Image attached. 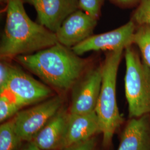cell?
Returning a JSON list of instances; mask_svg holds the SVG:
<instances>
[{
    "instance_id": "4",
    "label": "cell",
    "mask_w": 150,
    "mask_h": 150,
    "mask_svg": "<svg viewBox=\"0 0 150 150\" xmlns=\"http://www.w3.org/2000/svg\"><path fill=\"white\" fill-rule=\"evenodd\" d=\"M125 90L130 118L150 114V67L131 46L125 48Z\"/></svg>"
},
{
    "instance_id": "18",
    "label": "cell",
    "mask_w": 150,
    "mask_h": 150,
    "mask_svg": "<svg viewBox=\"0 0 150 150\" xmlns=\"http://www.w3.org/2000/svg\"><path fill=\"white\" fill-rule=\"evenodd\" d=\"M104 0H79V8L96 18L99 17Z\"/></svg>"
},
{
    "instance_id": "20",
    "label": "cell",
    "mask_w": 150,
    "mask_h": 150,
    "mask_svg": "<svg viewBox=\"0 0 150 150\" xmlns=\"http://www.w3.org/2000/svg\"><path fill=\"white\" fill-rule=\"evenodd\" d=\"M96 141L94 137L85 141L71 145L63 150H95Z\"/></svg>"
},
{
    "instance_id": "6",
    "label": "cell",
    "mask_w": 150,
    "mask_h": 150,
    "mask_svg": "<svg viewBox=\"0 0 150 150\" xmlns=\"http://www.w3.org/2000/svg\"><path fill=\"white\" fill-rule=\"evenodd\" d=\"M102 79V65L86 70L71 89L70 113L83 114L95 111Z\"/></svg>"
},
{
    "instance_id": "16",
    "label": "cell",
    "mask_w": 150,
    "mask_h": 150,
    "mask_svg": "<svg viewBox=\"0 0 150 150\" xmlns=\"http://www.w3.org/2000/svg\"><path fill=\"white\" fill-rule=\"evenodd\" d=\"M22 107L5 92L0 93V121L6 122L15 116Z\"/></svg>"
},
{
    "instance_id": "19",
    "label": "cell",
    "mask_w": 150,
    "mask_h": 150,
    "mask_svg": "<svg viewBox=\"0 0 150 150\" xmlns=\"http://www.w3.org/2000/svg\"><path fill=\"white\" fill-rule=\"evenodd\" d=\"M7 60L1 59L0 62V93L5 90L12 69L13 65L9 64Z\"/></svg>"
},
{
    "instance_id": "1",
    "label": "cell",
    "mask_w": 150,
    "mask_h": 150,
    "mask_svg": "<svg viewBox=\"0 0 150 150\" xmlns=\"http://www.w3.org/2000/svg\"><path fill=\"white\" fill-rule=\"evenodd\" d=\"M16 61L50 87L65 92L88 68V61L61 43L34 54L17 56Z\"/></svg>"
},
{
    "instance_id": "15",
    "label": "cell",
    "mask_w": 150,
    "mask_h": 150,
    "mask_svg": "<svg viewBox=\"0 0 150 150\" xmlns=\"http://www.w3.org/2000/svg\"><path fill=\"white\" fill-rule=\"evenodd\" d=\"M133 44L139 48L142 59L150 67V26H139L134 32Z\"/></svg>"
},
{
    "instance_id": "17",
    "label": "cell",
    "mask_w": 150,
    "mask_h": 150,
    "mask_svg": "<svg viewBox=\"0 0 150 150\" xmlns=\"http://www.w3.org/2000/svg\"><path fill=\"white\" fill-rule=\"evenodd\" d=\"M132 20L138 26H150V0H141L133 14Z\"/></svg>"
},
{
    "instance_id": "12",
    "label": "cell",
    "mask_w": 150,
    "mask_h": 150,
    "mask_svg": "<svg viewBox=\"0 0 150 150\" xmlns=\"http://www.w3.org/2000/svg\"><path fill=\"white\" fill-rule=\"evenodd\" d=\"M69 112L62 107L31 142L42 150L61 149Z\"/></svg>"
},
{
    "instance_id": "14",
    "label": "cell",
    "mask_w": 150,
    "mask_h": 150,
    "mask_svg": "<svg viewBox=\"0 0 150 150\" xmlns=\"http://www.w3.org/2000/svg\"><path fill=\"white\" fill-rule=\"evenodd\" d=\"M22 140L16 131L13 119L0 126V150H17Z\"/></svg>"
},
{
    "instance_id": "21",
    "label": "cell",
    "mask_w": 150,
    "mask_h": 150,
    "mask_svg": "<svg viewBox=\"0 0 150 150\" xmlns=\"http://www.w3.org/2000/svg\"><path fill=\"white\" fill-rule=\"evenodd\" d=\"M113 3L122 7H129L139 4L141 0H110Z\"/></svg>"
},
{
    "instance_id": "7",
    "label": "cell",
    "mask_w": 150,
    "mask_h": 150,
    "mask_svg": "<svg viewBox=\"0 0 150 150\" xmlns=\"http://www.w3.org/2000/svg\"><path fill=\"white\" fill-rule=\"evenodd\" d=\"M4 92L22 107L44 101L53 94L50 87L33 79L16 66H12L11 75Z\"/></svg>"
},
{
    "instance_id": "10",
    "label": "cell",
    "mask_w": 150,
    "mask_h": 150,
    "mask_svg": "<svg viewBox=\"0 0 150 150\" xmlns=\"http://www.w3.org/2000/svg\"><path fill=\"white\" fill-rule=\"evenodd\" d=\"M97 18L82 10H76L63 22L55 33L58 42L72 48L92 35Z\"/></svg>"
},
{
    "instance_id": "2",
    "label": "cell",
    "mask_w": 150,
    "mask_h": 150,
    "mask_svg": "<svg viewBox=\"0 0 150 150\" xmlns=\"http://www.w3.org/2000/svg\"><path fill=\"white\" fill-rule=\"evenodd\" d=\"M23 0H8L0 42L1 59L34 54L58 43L56 34L28 16Z\"/></svg>"
},
{
    "instance_id": "9",
    "label": "cell",
    "mask_w": 150,
    "mask_h": 150,
    "mask_svg": "<svg viewBox=\"0 0 150 150\" xmlns=\"http://www.w3.org/2000/svg\"><path fill=\"white\" fill-rule=\"evenodd\" d=\"M32 5L38 15V23L56 33L63 22L79 8V0H23Z\"/></svg>"
},
{
    "instance_id": "3",
    "label": "cell",
    "mask_w": 150,
    "mask_h": 150,
    "mask_svg": "<svg viewBox=\"0 0 150 150\" xmlns=\"http://www.w3.org/2000/svg\"><path fill=\"white\" fill-rule=\"evenodd\" d=\"M124 50L108 51L102 64V85L95 112L105 147L110 145L113 135L123 122L116 101V81Z\"/></svg>"
},
{
    "instance_id": "22",
    "label": "cell",
    "mask_w": 150,
    "mask_h": 150,
    "mask_svg": "<svg viewBox=\"0 0 150 150\" xmlns=\"http://www.w3.org/2000/svg\"><path fill=\"white\" fill-rule=\"evenodd\" d=\"M21 150H42L38 148L32 142H27V144Z\"/></svg>"
},
{
    "instance_id": "11",
    "label": "cell",
    "mask_w": 150,
    "mask_h": 150,
    "mask_svg": "<svg viewBox=\"0 0 150 150\" xmlns=\"http://www.w3.org/2000/svg\"><path fill=\"white\" fill-rule=\"evenodd\" d=\"M98 132L100 125L95 111L83 114L69 113L61 150L90 139Z\"/></svg>"
},
{
    "instance_id": "8",
    "label": "cell",
    "mask_w": 150,
    "mask_h": 150,
    "mask_svg": "<svg viewBox=\"0 0 150 150\" xmlns=\"http://www.w3.org/2000/svg\"><path fill=\"white\" fill-rule=\"evenodd\" d=\"M136 30V25L131 20L111 31L92 35L71 49L79 56L90 51H112L121 48L125 49L133 44Z\"/></svg>"
},
{
    "instance_id": "5",
    "label": "cell",
    "mask_w": 150,
    "mask_h": 150,
    "mask_svg": "<svg viewBox=\"0 0 150 150\" xmlns=\"http://www.w3.org/2000/svg\"><path fill=\"white\" fill-rule=\"evenodd\" d=\"M60 96L47 98L38 105L20 110L13 118L16 131L22 141L30 142L62 107Z\"/></svg>"
},
{
    "instance_id": "13",
    "label": "cell",
    "mask_w": 150,
    "mask_h": 150,
    "mask_svg": "<svg viewBox=\"0 0 150 150\" xmlns=\"http://www.w3.org/2000/svg\"><path fill=\"white\" fill-rule=\"evenodd\" d=\"M117 150H150V114L130 119Z\"/></svg>"
}]
</instances>
